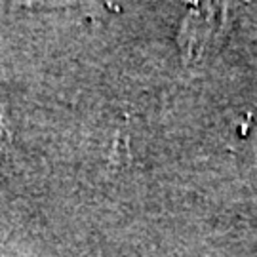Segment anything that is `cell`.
Listing matches in <instances>:
<instances>
[{"label":"cell","instance_id":"obj_1","mask_svg":"<svg viewBox=\"0 0 257 257\" xmlns=\"http://www.w3.org/2000/svg\"><path fill=\"white\" fill-rule=\"evenodd\" d=\"M10 143V134L6 130V124H4V118L0 116V147H6Z\"/></svg>","mask_w":257,"mask_h":257}]
</instances>
